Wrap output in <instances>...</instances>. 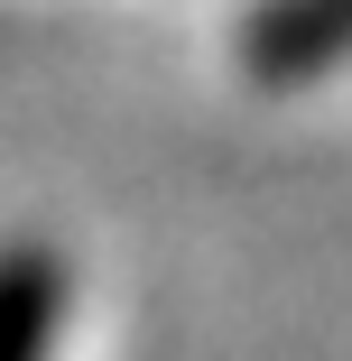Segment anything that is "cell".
<instances>
[{
  "label": "cell",
  "mask_w": 352,
  "mask_h": 361,
  "mask_svg": "<svg viewBox=\"0 0 352 361\" xmlns=\"http://www.w3.org/2000/svg\"><path fill=\"white\" fill-rule=\"evenodd\" d=\"M343 56H352V0H260L241 19L250 84H315Z\"/></svg>",
  "instance_id": "cell-1"
},
{
  "label": "cell",
  "mask_w": 352,
  "mask_h": 361,
  "mask_svg": "<svg viewBox=\"0 0 352 361\" xmlns=\"http://www.w3.org/2000/svg\"><path fill=\"white\" fill-rule=\"evenodd\" d=\"M65 334V259L37 241L0 250V361H47Z\"/></svg>",
  "instance_id": "cell-2"
}]
</instances>
